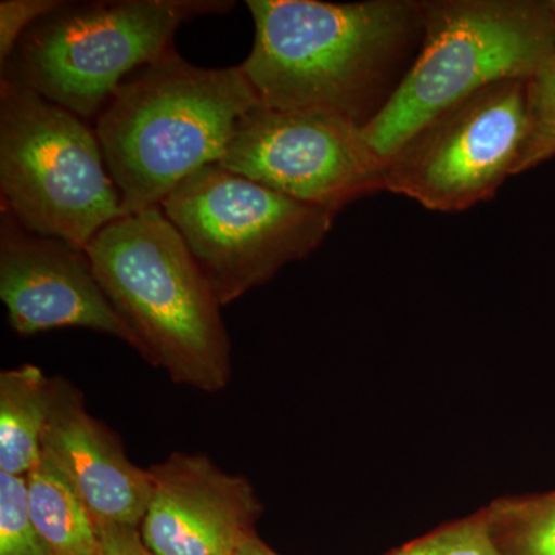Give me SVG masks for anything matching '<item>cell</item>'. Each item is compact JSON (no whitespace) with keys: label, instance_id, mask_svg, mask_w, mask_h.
<instances>
[{"label":"cell","instance_id":"obj_1","mask_svg":"<svg viewBox=\"0 0 555 555\" xmlns=\"http://www.w3.org/2000/svg\"><path fill=\"white\" fill-rule=\"evenodd\" d=\"M254 49L240 65L262 107L334 116L363 130L422 50L418 0H248Z\"/></svg>","mask_w":555,"mask_h":555},{"label":"cell","instance_id":"obj_2","mask_svg":"<svg viewBox=\"0 0 555 555\" xmlns=\"http://www.w3.org/2000/svg\"><path fill=\"white\" fill-rule=\"evenodd\" d=\"M258 105L240 67H196L175 50L124 80L96 122L122 217L160 206L190 175L218 164Z\"/></svg>","mask_w":555,"mask_h":555},{"label":"cell","instance_id":"obj_3","mask_svg":"<svg viewBox=\"0 0 555 555\" xmlns=\"http://www.w3.org/2000/svg\"><path fill=\"white\" fill-rule=\"evenodd\" d=\"M83 251L147 363L201 392L229 385L232 350L221 305L163 207L116 219Z\"/></svg>","mask_w":555,"mask_h":555},{"label":"cell","instance_id":"obj_4","mask_svg":"<svg viewBox=\"0 0 555 555\" xmlns=\"http://www.w3.org/2000/svg\"><path fill=\"white\" fill-rule=\"evenodd\" d=\"M423 25L406 79L361 130L383 160L456 102L492 83L531 79L555 53L546 0H423Z\"/></svg>","mask_w":555,"mask_h":555},{"label":"cell","instance_id":"obj_5","mask_svg":"<svg viewBox=\"0 0 555 555\" xmlns=\"http://www.w3.org/2000/svg\"><path fill=\"white\" fill-rule=\"evenodd\" d=\"M233 5L228 0L65 3L22 36L2 79L38 91L79 118H98L129 73L173 51L182 24Z\"/></svg>","mask_w":555,"mask_h":555},{"label":"cell","instance_id":"obj_6","mask_svg":"<svg viewBox=\"0 0 555 555\" xmlns=\"http://www.w3.org/2000/svg\"><path fill=\"white\" fill-rule=\"evenodd\" d=\"M0 192L22 228L79 250L122 217L96 130L9 79L0 82Z\"/></svg>","mask_w":555,"mask_h":555},{"label":"cell","instance_id":"obj_7","mask_svg":"<svg viewBox=\"0 0 555 555\" xmlns=\"http://www.w3.org/2000/svg\"><path fill=\"white\" fill-rule=\"evenodd\" d=\"M160 207L221 306L309 257L337 217L219 164L190 175Z\"/></svg>","mask_w":555,"mask_h":555},{"label":"cell","instance_id":"obj_8","mask_svg":"<svg viewBox=\"0 0 555 555\" xmlns=\"http://www.w3.org/2000/svg\"><path fill=\"white\" fill-rule=\"evenodd\" d=\"M528 80L492 83L427 120L385 159V190L448 214L494 198L517 175Z\"/></svg>","mask_w":555,"mask_h":555},{"label":"cell","instance_id":"obj_9","mask_svg":"<svg viewBox=\"0 0 555 555\" xmlns=\"http://www.w3.org/2000/svg\"><path fill=\"white\" fill-rule=\"evenodd\" d=\"M222 169L338 215L385 190L383 166L361 129L321 113L258 105L236 124Z\"/></svg>","mask_w":555,"mask_h":555},{"label":"cell","instance_id":"obj_10","mask_svg":"<svg viewBox=\"0 0 555 555\" xmlns=\"http://www.w3.org/2000/svg\"><path fill=\"white\" fill-rule=\"evenodd\" d=\"M0 298L11 328L25 337L53 328H90L144 357L141 341L113 308L86 251L28 232L5 210L0 225Z\"/></svg>","mask_w":555,"mask_h":555},{"label":"cell","instance_id":"obj_11","mask_svg":"<svg viewBox=\"0 0 555 555\" xmlns=\"http://www.w3.org/2000/svg\"><path fill=\"white\" fill-rule=\"evenodd\" d=\"M149 470L152 496L139 531L153 554L236 555L257 534L262 505L247 478L184 452Z\"/></svg>","mask_w":555,"mask_h":555},{"label":"cell","instance_id":"obj_12","mask_svg":"<svg viewBox=\"0 0 555 555\" xmlns=\"http://www.w3.org/2000/svg\"><path fill=\"white\" fill-rule=\"evenodd\" d=\"M40 455L75 489L96 525L141 526L152 496V476L130 462L122 441L87 411L82 392L53 378L49 423Z\"/></svg>","mask_w":555,"mask_h":555},{"label":"cell","instance_id":"obj_13","mask_svg":"<svg viewBox=\"0 0 555 555\" xmlns=\"http://www.w3.org/2000/svg\"><path fill=\"white\" fill-rule=\"evenodd\" d=\"M53 401V378L35 364L0 374V473L27 477L40 460V443Z\"/></svg>","mask_w":555,"mask_h":555},{"label":"cell","instance_id":"obj_14","mask_svg":"<svg viewBox=\"0 0 555 555\" xmlns=\"http://www.w3.org/2000/svg\"><path fill=\"white\" fill-rule=\"evenodd\" d=\"M27 480L28 514L53 555H98L100 531L60 470L42 455Z\"/></svg>","mask_w":555,"mask_h":555},{"label":"cell","instance_id":"obj_15","mask_svg":"<svg viewBox=\"0 0 555 555\" xmlns=\"http://www.w3.org/2000/svg\"><path fill=\"white\" fill-rule=\"evenodd\" d=\"M481 511L502 555H555V489L500 496Z\"/></svg>","mask_w":555,"mask_h":555},{"label":"cell","instance_id":"obj_16","mask_svg":"<svg viewBox=\"0 0 555 555\" xmlns=\"http://www.w3.org/2000/svg\"><path fill=\"white\" fill-rule=\"evenodd\" d=\"M555 158V53L528 80L526 134L517 173Z\"/></svg>","mask_w":555,"mask_h":555},{"label":"cell","instance_id":"obj_17","mask_svg":"<svg viewBox=\"0 0 555 555\" xmlns=\"http://www.w3.org/2000/svg\"><path fill=\"white\" fill-rule=\"evenodd\" d=\"M386 555H502L496 547L483 511L438 526Z\"/></svg>","mask_w":555,"mask_h":555},{"label":"cell","instance_id":"obj_18","mask_svg":"<svg viewBox=\"0 0 555 555\" xmlns=\"http://www.w3.org/2000/svg\"><path fill=\"white\" fill-rule=\"evenodd\" d=\"M0 555H53L33 525L25 477L0 473Z\"/></svg>","mask_w":555,"mask_h":555},{"label":"cell","instance_id":"obj_19","mask_svg":"<svg viewBox=\"0 0 555 555\" xmlns=\"http://www.w3.org/2000/svg\"><path fill=\"white\" fill-rule=\"evenodd\" d=\"M60 0H2L0 2V65L5 67L17 43L33 25L62 9Z\"/></svg>","mask_w":555,"mask_h":555},{"label":"cell","instance_id":"obj_20","mask_svg":"<svg viewBox=\"0 0 555 555\" xmlns=\"http://www.w3.org/2000/svg\"><path fill=\"white\" fill-rule=\"evenodd\" d=\"M98 555H155L145 545L138 526L104 524L98 525Z\"/></svg>","mask_w":555,"mask_h":555},{"label":"cell","instance_id":"obj_21","mask_svg":"<svg viewBox=\"0 0 555 555\" xmlns=\"http://www.w3.org/2000/svg\"><path fill=\"white\" fill-rule=\"evenodd\" d=\"M236 555H280L272 547L266 545L257 534L248 537L246 543L240 547Z\"/></svg>","mask_w":555,"mask_h":555},{"label":"cell","instance_id":"obj_22","mask_svg":"<svg viewBox=\"0 0 555 555\" xmlns=\"http://www.w3.org/2000/svg\"><path fill=\"white\" fill-rule=\"evenodd\" d=\"M547 9H550L551 14H553V20L555 22V0H546Z\"/></svg>","mask_w":555,"mask_h":555}]
</instances>
